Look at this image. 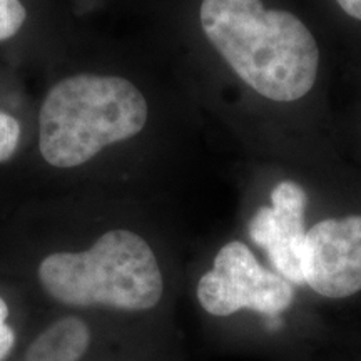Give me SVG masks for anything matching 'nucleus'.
<instances>
[{
	"mask_svg": "<svg viewBox=\"0 0 361 361\" xmlns=\"http://www.w3.org/2000/svg\"><path fill=\"white\" fill-rule=\"evenodd\" d=\"M200 20L238 78L263 97L293 102L313 89L319 49L295 13L261 0H202Z\"/></svg>",
	"mask_w": 361,
	"mask_h": 361,
	"instance_id": "1",
	"label": "nucleus"
},
{
	"mask_svg": "<svg viewBox=\"0 0 361 361\" xmlns=\"http://www.w3.org/2000/svg\"><path fill=\"white\" fill-rule=\"evenodd\" d=\"M20 141V124L16 117L0 112V162L8 161Z\"/></svg>",
	"mask_w": 361,
	"mask_h": 361,
	"instance_id": "9",
	"label": "nucleus"
},
{
	"mask_svg": "<svg viewBox=\"0 0 361 361\" xmlns=\"http://www.w3.org/2000/svg\"><path fill=\"white\" fill-rule=\"evenodd\" d=\"M336 2L348 16L361 20V0H336Z\"/></svg>",
	"mask_w": 361,
	"mask_h": 361,
	"instance_id": "11",
	"label": "nucleus"
},
{
	"mask_svg": "<svg viewBox=\"0 0 361 361\" xmlns=\"http://www.w3.org/2000/svg\"><path fill=\"white\" fill-rule=\"evenodd\" d=\"M8 306L2 296H0V361H4L11 355L16 345V331L7 324Z\"/></svg>",
	"mask_w": 361,
	"mask_h": 361,
	"instance_id": "10",
	"label": "nucleus"
},
{
	"mask_svg": "<svg viewBox=\"0 0 361 361\" xmlns=\"http://www.w3.org/2000/svg\"><path fill=\"white\" fill-rule=\"evenodd\" d=\"M39 279L54 300L79 308L147 311L164 291L154 251L126 229L102 234L87 251L47 256L39 266Z\"/></svg>",
	"mask_w": 361,
	"mask_h": 361,
	"instance_id": "3",
	"label": "nucleus"
},
{
	"mask_svg": "<svg viewBox=\"0 0 361 361\" xmlns=\"http://www.w3.org/2000/svg\"><path fill=\"white\" fill-rule=\"evenodd\" d=\"M27 17L20 0H0V42L16 35Z\"/></svg>",
	"mask_w": 361,
	"mask_h": 361,
	"instance_id": "8",
	"label": "nucleus"
},
{
	"mask_svg": "<svg viewBox=\"0 0 361 361\" xmlns=\"http://www.w3.org/2000/svg\"><path fill=\"white\" fill-rule=\"evenodd\" d=\"M90 345L89 326L75 316L57 319L30 343L25 361H79Z\"/></svg>",
	"mask_w": 361,
	"mask_h": 361,
	"instance_id": "7",
	"label": "nucleus"
},
{
	"mask_svg": "<svg viewBox=\"0 0 361 361\" xmlns=\"http://www.w3.org/2000/svg\"><path fill=\"white\" fill-rule=\"evenodd\" d=\"M147 112L146 97L124 78L79 74L62 79L40 107V154L54 168H78L104 147L141 133Z\"/></svg>",
	"mask_w": 361,
	"mask_h": 361,
	"instance_id": "2",
	"label": "nucleus"
},
{
	"mask_svg": "<svg viewBox=\"0 0 361 361\" xmlns=\"http://www.w3.org/2000/svg\"><path fill=\"white\" fill-rule=\"evenodd\" d=\"M290 281L259 264L241 241H231L216 255L213 269L197 283V300L213 316L251 310L276 316L293 303Z\"/></svg>",
	"mask_w": 361,
	"mask_h": 361,
	"instance_id": "4",
	"label": "nucleus"
},
{
	"mask_svg": "<svg viewBox=\"0 0 361 361\" xmlns=\"http://www.w3.org/2000/svg\"><path fill=\"white\" fill-rule=\"evenodd\" d=\"M305 283L331 300L361 291V216L316 223L306 233Z\"/></svg>",
	"mask_w": 361,
	"mask_h": 361,
	"instance_id": "5",
	"label": "nucleus"
},
{
	"mask_svg": "<svg viewBox=\"0 0 361 361\" xmlns=\"http://www.w3.org/2000/svg\"><path fill=\"white\" fill-rule=\"evenodd\" d=\"M308 196L300 184L283 180L271 192V206L261 207L250 223V236L263 247L286 281L303 284L306 246L305 209Z\"/></svg>",
	"mask_w": 361,
	"mask_h": 361,
	"instance_id": "6",
	"label": "nucleus"
}]
</instances>
